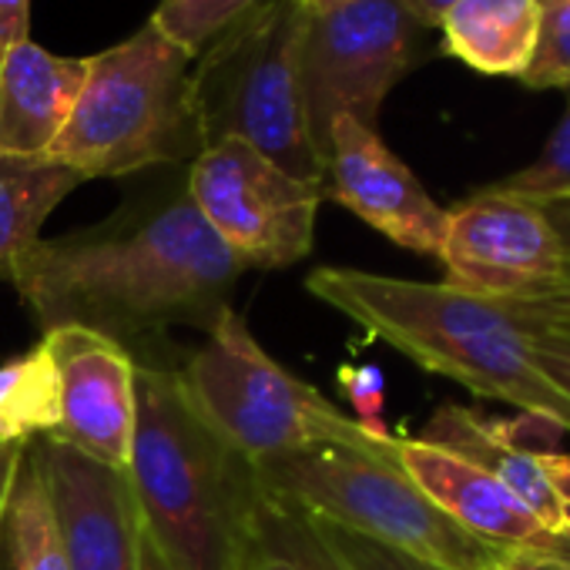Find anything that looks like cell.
Here are the masks:
<instances>
[{
    "instance_id": "6da1fadb",
    "label": "cell",
    "mask_w": 570,
    "mask_h": 570,
    "mask_svg": "<svg viewBox=\"0 0 570 570\" xmlns=\"http://www.w3.org/2000/svg\"><path fill=\"white\" fill-rule=\"evenodd\" d=\"M242 272L181 181L131 198L101 225L41 238L14 262L11 285L45 333L81 326L138 366L171 370L168 333H208L232 309Z\"/></svg>"
},
{
    "instance_id": "836d02e7",
    "label": "cell",
    "mask_w": 570,
    "mask_h": 570,
    "mask_svg": "<svg viewBox=\"0 0 570 570\" xmlns=\"http://www.w3.org/2000/svg\"><path fill=\"white\" fill-rule=\"evenodd\" d=\"M18 453H21V446L0 443V517H4V500H8V490H11V480H14Z\"/></svg>"
},
{
    "instance_id": "f546056e",
    "label": "cell",
    "mask_w": 570,
    "mask_h": 570,
    "mask_svg": "<svg viewBox=\"0 0 570 570\" xmlns=\"http://www.w3.org/2000/svg\"><path fill=\"white\" fill-rule=\"evenodd\" d=\"M543 466H547L550 487H553L557 503H560V523H563V533L570 537V453H563V450L543 453Z\"/></svg>"
},
{
    "instance_id": "4fadbf2b",
    "label": "cell",
    "mask_w": 570,
    "mask_h": 570,
    "mask_svg": "<svg viewBox=\"0 0 570 570\" xmlns=\"http://www.w3.org/2000/svg\"><path fill=\"white\" fill-rule=\"evenodd\" d=\"M396 456L410 480L476 540L503 553H553L570 560V540L550 530L483 466L420 436H396Z\"/></svg>"
},
{
    "instance_id": "277c9868",
    "label": "cell",
    "mask_w": 570,
    "mask_h": 570,
    "mask_svg": "<svg viewBox=\"0 0 570 570\" xmlns=\"http://www.w3.org/2000/svg\"><path fill=\"white\" fill-rule=\"evenodd\" d=\"M309 11L299 0H262L218 31L191 65V101L205 148L245 141L272 165L326 191V161L316 151L299 55Z\"/></svg>"
},
{
    "instance_id": "4dcf8cb0",
    "label": "cell",
    "mask_w": 570,
    "mask_h": 570,
    "mask_svg": "<svg viewBox=\"0 0 570 570\" xmlns=\"http://www.w3.org/2000/svg\"><path fill=\"white\" fill-rule=\"evenodd\" d=\"M493 570H570V560L553 553H507Z\"/></svg>"
},
{
    "instance_id": "9c48e42d",
    "label": "cell",
    "mask_w": 570,
    "mask_h": 570,
    "mask_svg": "<svg viewBox=\"0 0 570 570\" xmlns=\"http://www.w3.org/2000/svg\"><path fill=\"white\" fill-rule=\"evenodd\" d=\"M185 188L245 268H285L313 252L326 191L282 171L245 141L208 145L188 165Z\"/></svg>"
},
{
    "instance_id": "7c38bea8",
    "label": "cell",
    "mask_w": 570,
    "mask_h": 570,
    "mask_svg": "<svg viewBox=\"0 0 570 570\" xmlns=\"http://www.w3.org/2000/svg\"><path fill=\"white\" fill-rule=\"evenodd\" d=\"M326 198L340 202L406 252H440L446 208L430 198L420 178L386 148L376 128H366L350 115L336 118L330 128Z\"/></svg>"
},
{
    "instance_id": "3957f363",
    "label": "cell",
    "mask_w": 570,
    "mask_h": 570,
    "mask_svg": "<svg viewBox=\"0 0 570 570\" xmlns=\"http://www.w3.org/2000/svg\"><path fill=\"white\" fill-rule=\"evenodd\" d=\"M306 293L410 363L476 396L510 403L520 413L550 416L570 433V400L537 373L527 333L503 303L453 289L446 282L393 278L340 265L313 268Z\"/></svg>"
},
{
    "instance_id": "52a82bcc",
    "label": "cell",
    "mask_w": 570,
    "mask_h": 570,
    "mask_svg": "<svg viewBox=\"0 0 570 570\" xmlns=\"http://www.w3.org/2000/svg\"><path fill=\"white\" fill-rule=\"evenodd\" d=\"M262 490L306 517L406 550L440 570H493L507 553L456 527L403 470L396 446H313L255 463Z\"/></svg>"
},
{
    "instance_id": "f1b7e54d",
    "label": "cell",
    "mask_w": 570,
    "mask_h": 570,
    "mask_svg": "<svg viewBox=\"0 0 570 570\" xmlns=\"http://www.w3.org/2000/svg\"><path fill=\"white\" fill-rule=\"evenodd\" d=\"M31 38V0H0V58Z\"/></svg>"
},
{
    "instance_id": "e575fe53",
    "label": "cell",
    "mask_w": 570,
    "mask_h": 570,
    "mask_svg": "<svg viewBox=\"0 0 570 570\" xmlns=\"http://www.w3.org/2000/svg\"><path fill=\"white\" fill-rule=\"evenodd\" d=\"M245 570H299L289 557H282V553H272L265 547H255V553L248 557Z\"/></svg>"
},
{
    "instance_id": "5bb4252c",
    "label": "cell",
    "mask_w": 570,
    "mask_h": 570,
    "mask_svg": "<svg viewBox=\"0 0 570 570\" xmlns=\"http://www.w3.org/2000/svg\"><path fill=\"white\" fill-rule=\"evenodd\" d=\"M68 570H141V527L125 473L45 436Z\"/></svg>"
},
{
    "instance_id": "30bf717a",
    "label": "cell",
    "mask_w": 570,
    "mask_h": 570,
    "mask_svg": "<svg viewBox=\"0 0 570 570\" xmlns=\"http://www.w3.org/2000/svg\"><path fill=\"white\" fill-rule=\"evenodd\" d=\"M436 258L446 268V285L493 303L543 296L567 272L543 205L493 191L490 185L446 208Z\"/></svg>"
},
{
    "instance_id": "7a4b0ae2",
    "label": "cell",
    "mask_w": 570,
    "mask_h": 570,
    "mask_svg": "<svg viewBox=\"0 0 570 570\" xmlns=\"http://www.w3.org/2000/svg\"><path fill=\"white\" fill-rule=\"evenodd\" d=\"M125 480L141 537L168 570H245L268 493L255 463L195 413L175 370L135 373Z\"/></svg>"
},
{
    "instance_id": "d6986e66",
    "label": "cell",
    "mask_w": 570,
    "mask_h": 570,
    "mask_svg": "<svg viewBox=\"0 0 570 570\" xmlns=\"http://www.w3.org/2000/svg\"><path fill=\"white\" fill-rule=\"evenodd\" d=\"M81 181V171L51 155L0 151V282H11L14 262L41 242L48 215Z\"/></svg>"
},
{
    "instance_id": "5b68a950",
    "label": "cell",
    "mask_w": 570,
    "mask_h": 570,
    "mask_svg": "<svg viewBox=\"0 0 570 570\" xmlns=\"http://www.w3.org/2000/svg\"><path fill=\"white\" fill-rule=\"evenodd\" d=\"M195 58L151 21L128 41L88 58L78 105L51 158L85 178H121L205 151L191 101Z\"/></svg>"
},
{
    "instance_id": "ffe728a7",
    "label": "cell",
    "mask_w": 570,
    "mask_h": 570,
    "mask_svg": "<svg viewBox=\"0 0 570 570\" xmlns=\"http://www.w3.org/2000/svg\"><path fill=\"white\" fill-rule=\"evenodd\" d=\"M61 423L58 370L45 343L28 356L0 366V443L24 446L35 436H51Z\"/></svg>"
},
{
    "instance_id": "9a60e30c",
    "label": "cell",
    "mask_w": 570,
    "mask_h": 570,
    "mask_svg": "<svg viewBox=\"0 0 570 570\" xmlns=\"http://www.w3.org/2000/svg\"><path fill=\"white\" fill-rule=\"evenodd\" d=\"M88 78V58H58L31 38L0 58V151L48 155Z\"/></svg>"
},
{
    "instance_id": "ac0fdd59",
    "label": "cell",
    "mask_w": 570,
    "mask_h": 570,
    "mask_svg": "<svg viewBox=\"0 0 570 570\" xmlns=\"http://www.w3.org/2000/svg\"><path fill=\"white\" fill-rule=\"evenodd\" d=\"M0 557L8 570H68L61 520L45 463V436L21 446L0 517Z\"/></svg>"
},
{
    "instance_id": "8d00e7d4",
    "label": "cell",
    "mask_w": 570,
    "mask_h": 570,
    "mask_svg": "<svg viewBox=\"0 0 570 570\" xmlns=\"http://www.w3.org/2000/svg\"><path fill=\"white\" fill-rule=\"evenodd\" d=\"M141 570H168V567L161 563V557L148 547L145 537H141Z\"/></svg>"
},
{
    "instance_id": "cb8c5ba5",
    "label": "cell",
    "mask_w": 570,
    "mask_h": 570,
    "mask_svg": "<svg viewBox=\"0 0 570 570\" xmlns=\"http://www.w3.org/2000/svg\"><path fill=\"white\" fill-rule=\"evenodd\" d=\"M306 517V513H303ZM309 530L316 533V540L323 543V550L336 560L340 570H440L406 550H396L390 543L370 540L363 533H353L346 527L306 517Z\"/></svg>"
},
{
    "instance_id": "44dd1931",
    "label": "cell",
    "mask_w": 570,
    "mask_h": 570,
    "mask_svg": "<svg viewBox=\"0 0 570 570\" xmlns=\"http://www.w3.org/2000/svg\"><path fill=\"white\" fill-rule=\"evenodd\" d=\"M255 4L262 0H161L151 14V24L191 58H198L218 31H225Z\"/></svg>"
},
{
    "instance_id": "ba28073f",
    "label": "cell",
    "mask_w": 570,
    "mask_h": 570,
    "mask_svg": "<svg viewBox=\"0 0 570 570\" xmlns=\"http://www.w3.org/2000/svg\"><path fill=\"white\" fill-rule=\"evenodd\" d=\"M423 31L406 0H353L330 14H309L299 78L323 161L336 118L350 115L376 128L386 95L420 65Z\"/></svg>"
},
{
    "instance_id": "e0dca14e",
    "label": "cell",
    "mask_w": 570,
    "mask_h": 570,
    "mask_svg": "<svg viewBox=\"0 0 570 570\" xmlns=\"http://www.w3.org/2000/svg\"><path fill=\"white\" fill-rule=\"evenodd\" d=\"M540 24V0H456L440 18L443 55L487 78H523Z\"/></svg>"
},
{
    "instance_id": "1f68e13d",
    "label": "cell",
    "mask_w": 570,
    "mask_h": 570,
    "mask_svg": "<svg viewBox=\"0 0 570 570\" xmlns=\"http://www.w3.org/2000/svg\"><path fill=\"white\" fill-rule=\"evenodd\" d=\"M543 215L547 222L553 225L557 238H560V252H563V262L570 268V198H553L543 205Z\"/></svg>"
},
{
    "instance_id": "d4e9b609",
    "label": "cell",
    "mask_w": 570,
    "mask_h": 570,
    "mask_svg": "<svg viewBox=\"0 0 570 570\" xmlns=\"http://www.w3.org/2000/svg\"><path fill=\"white\" fill-rule=\"evenodd\" d=\"M258 547L289 557L299 570H340L336 560L323 550V543L309 530L306 517L285 503H275L272 497L258 523Z\"/></svg>"
},
{
    "instance_id": "603a6c76",
    "label": "cell",
    "mask_w": 570,
    "mask_h": 570,
    "mask_svg": "<svg viewBox=\"0 0 570 570\" xmlns=\"http://www.w3.org/2000/svg\"><path fill=\"white\" fill-rule=\"evenodd\" d=\"M520 85L570 88V0H540L537 45Z\"/></svg>"
},
{
    "instance_id": "83f0119b",
    "label": "cell",
    "mask_w": 570,
    "mask_h": 570,
    "mask_svg": "<svg viewBox=\"0 0 570 570\" xmlns=\"http://www.w3.org/2000/svg\"><path fill=\"white\" fill-rule=\"evenodd\" d=\"M507 313L520 323V326H540V330H560L570 333V268L563 272V278L547 289L543 296L533 299H517V303H503Z\"/></svg>"
},
{
    "instance_id": "7402d4cb",
    "label": "cell",
    "mask_w": 570,
    "mask_h": 570,
    "mask_svg": "<svg viewBox=\"0 0 570 570\" xmlns=\"http://www.w3.org/2000/svg\"><path fill=\"white\" fill-rule=\"evenodd\" d=\"M490 188L523 198V202H533V205H547L553 198H570V95H567V111H563L560 125L550 131L540 155L530 165H523L520 171L493 181Z\"/></svg>"
},
{
    "instance_id": "8fae6325",
    "label": "cell",
    "mask_w": 570,
    "mask_h": 570,
    "mask_svg": "<svg viewBox=\"0 0 570 570\" xmlns=\"http://www.w3.org/2000/svg\"><path fill=\"white\" fill-rule=\"evenodd\" d=\"M58 370L61 423L51 440L125 473L135 436L138 363L115 340L61 326L41 340Z\"/></svg>"
},
{
    "instance_id": "8992f818",
    "label": "cell",
    "mask_w": 570,
    "mask_h": 570,
    "mask_svg": "<svg viewBox=\"0 0 570 570\" xmlns=\"http://www.w3.org/2000/svg\"><path fill=\"white\" fill-rule=\"evenodd\" d=\"M175 373L195 413L252 463L313 446L366 453L396 446L393 433L363 430L320 390L278 366L235 309L205 333L202 346L181 356Z\"/></svg>"
},
{
    "instance_id": "d6a6232c",
    "label": "cell",
    "mask_w": 570,
    "mask_h": 570,
    "mask_svg": "<svg viewBox=\"0 0 570 570\" xmlns=\"http://www.w3.org/2000/svg\"><path fill=\"white\" fill-rule=\"evenodd\" d=\"M456 4V0H406V8L413 11V18L423 24V28H436L440 18Z\"/></svg>"
},
{
    "instance_id": "d590c367",
    "label": "cell",
    "mask_w": 570,
    "mask_h": 570,
    "mask_svg": "<svg viewBox=\"0 0 570 570\" xmlns=\"http://www.w3.org/2000/svg\"><path fill=\"white\" fill-rule=\"evenodd\" d=\"M299 4H303L309 14H330V11H336V8L353 4V0H299Z\"/></svg>"
},
{
    "instance_id": "484cf974",
    "label": "cell",
    "mask_w": 570,
    "mask_h": 570,
    "mask_svg": "<svg viewBox=\"0 0 570 570\" xmlns=\"http://www.w3.org/2000/svg\"><path fill=\"white\" fill-rule=\"evenodd\" d=\"M336 380H340V390H343V396L350 400V406L356 413L353 420L363 430L376 433V436H390V426L383 420V406H386L383 370L370 366V363H363V366H340Z\"/></svg>"
},
{
    "instance_id": "2e32d148",
    "label": "cell",
    "mask_w": 570,
    "mask_h": 570,
    "mask_svg": "<svg viewBox=\"0 0 570 570\" xmlns=\"http://www.w3.org/2000/svg\"><path fill=\"white\" fill-rule=\"evenodd\" d=\"M420 440H426L433 446H443V450L483 466L503 487H510L550 530L563 533L560 503H557V493L550 487L543 453H533V450H527L520 443V436L513 430V420H490V416H480L470 406L443 403L426 420V426L420 430Z\"/></svg>"
},
{
    "instance_id": "4316f807",
    "label": "cell",
    "mask_w": 570,
    "mask_h": 570,
    "mask_svg": "<svg viewBox=\"0 0 570 570\" xmlns=\"http://www.w3.org/2000/svg\"><path fill=\"white\" fill-rule=\"evenodd\" d=\"M527 333L530 363L537 373L563 396L570 400V333L560 330H540V326H520Z\"/></svg>"
}]
</instances>
